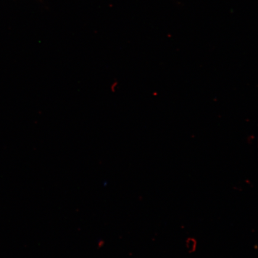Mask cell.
<instances>
[{
    "label": "cell",
    "instance_id": "6da1fadb",
    "mask_svg": "<svg viewBox=\"0 0 258 258\" xmlns=\"http://www.w3.org/2000/svg\"><path fill=\"white\" fill-rule=\"evenodd\" d=\"M116 88H117V84L116 83H112L110 88L111 91L115 92Z\"/></svg>",
    "mask_w": 258,
    "mask_h": 258
}]
</instances>
